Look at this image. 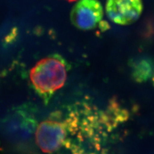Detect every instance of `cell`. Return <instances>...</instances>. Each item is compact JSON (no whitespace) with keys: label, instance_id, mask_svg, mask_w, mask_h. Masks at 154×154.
Masks as SVG:
<instances>
[{"label":"cell","instance_id":"5","mask_svg":"<svg viewBox=\"0 0 154 154\" xmlns=\"http://www.w3.org/2000/svg\"><path fill=\"white\" fill-rule=\"evenodd\" d=\"M131 75L137 82L154 83V60L149 57H139L130 64Z\"/></svg>","mask_w":154,"mask_h":154},{"label":"cell","instance_id":"6","mask_svg":"<svg viewBox=\"0 0 154 154\" xmlns=\"http://www.w3.org/2000/svg\"><path fill=\"white\" fill-rule=\"evenodd\" d=\"M69 2H73V1H75V0H68Z\"/></svg>","mask_w":154,"mask_h":154},{"label":"cell","instance_id":"1","mask_svg":"<svg viewBox=\"0 0 154 154\" xmlns=\"http://www.w3.org/2000/svg\"><path fill=\"white\" fill-rule=\"evenodd\" d=\"M117 108L114 104L102 112L76 102L57 110L38 126L37 146L48 154H102L118 118H124Z\"/></svg>","mask_w":154,"mask_h":154},{"label":"cell","instance_id":"3","mask_svg":"<svg viewBox=\"0 0 154 154\" xmlns=\"http://www.w3.org/2000/svg\"><path fill=\"white\" fill-rule=\"evenodd\" d=\"M103 16V10L98 0H79L71 10V23L77 28L89 30L97 26Z\"/></svg>","mask_w":154,"mask_h":154},{"label":"cell","instance_id":"4","mask_svg":"<svg viewBox=\"0 0 154 154\" xmlns=\"http://www.w3.org/2000/svg\"><path fill=\"white\" fill-rule=\"evenodd\" d=\"M143 9L142 0H107L105 5L110 20L120 25L136 22L141 15Z\"/></svg>","mask_w":154,"mask_h":154},{"label":"cell","instance_id":"2","mask_svg":"<svg viewBox=\"0 0 154 154\" xmlns=\"http://www.w3.org/2000/svg\"><path fill=\"white\" fill-rule=\"evenodd\" d=\"M30 79L37 93L45 97L51 96L64 86L67 79L66 66L59 57H46L32 67Z\"/></svg>","mask_w":154,"mask_h":154}]
</instances>
